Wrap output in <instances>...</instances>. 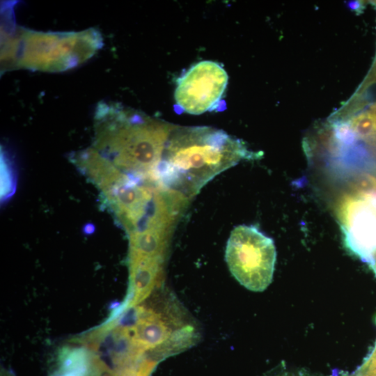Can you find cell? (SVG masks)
I'll list each match as a JSON object with an SVG mask.
<instances>
[{"label": "cell", "instance_id": "8", "mask_svg": "<svg viewBox=\"0 0 376 376\" xmlns=\"http://www.w3.org/2000/svg\"><path fill=\"white\" fill-rule=\"evenodd\" d=\"M91 359L85 349L63 347L58 354V368L51 376H90Z\"/></svg>", "mask_w": 376, "mask_h": 376}, {"label": "cell", "instance_id": "11", "mask_svg": "<svg viewBox=\"0 0 376 376\" xmlns=\"http://www.w3.org/2000/svg\"><path fill=\"white\" fill-rule=\"evenodd\" d=\"M357 376H376V343L371 353L357 370Z\"/></svg>", "mask_w": 376, "mask_h": 376}, {"label": "cell", "instance_id": "5", "mask_svg": "<svg viewBox=\"0 0 376 376\" xmlns=\"http://www.w3.org/2000/svg\"><path fill=\"white\" fill-rule=\"evenodd\" d=\"M226 71L219 63L202 61L189 68L176 81L175 111L199 115L221 108L228 85Z\"/></svg>", "mask_w": 376, "mask_h": 376}, {"label": "cell", "instance_id": "14", "mask_svg": "<svg viewBox=\"0 0 376 376\" xmlns=\"http://www.w3.org/2000/svg\"><path fill=\"white\" fill-rule=\"evenodd\" d=\"M90 376H93V375H91L90 374Z\"/></svg>", "mask_w": 376, "mask_h": 376}, {"label": "cell", "instance_id": "1", "mask_svg": "<svg viewBox=\"0 0 376 376\" xmlns=\"http://www.w3.org/2000/svg\"><path fill=\"white\" fill-rule=\"evenodd\" d=\"M260 155L223 130L208 126H175L152 177L165 189L189 200L241 159Z\"/></svg>", "mask_w": 376, "mask_h": 376}, {"label": "cell", "instance_id": "12", "mask_svg": "<svg viewBox=\"0 0 376 376\" xmlns=\"http://www.w3.org/2000/svg\"><path fill=\"white\" fill-rule=\"evenodd\" d=\"M366 201L376 212V189L356 195Z\"/></svg>", "mask_w": 376, "mask_h": 376}, {"label": "cell", "instance_id": "2", "mask_svg": "<svg viewBox=\"0 0 376 376\" xmlns=\"http://www.w3.org/2000/svg\"><path fill=\"white\" fill-rule=\"evenodd\" d=\"M95 150L125 173L150 179L175 125L120 105L97 110ZM108 160V159H107Z\"/></svg>", "mask_w": 376, "mask_h": 376}, {"label": "cell", "instance_id": "7", "mask_svg": "<svg viewBox=\"0 0 376 376\" xmlns=\"http://www.w3.org/2000/svg\"><path fill=\"white\" fill-rule=\"evenodd\" d=\"M172 229L153 228L129 234V257H146L165 260Z\"/></svg>", "mask_w": 376, "mask_h": 376}, {"label": "cell", "instance_id": "9", "mask_svg": "<svg viewBox=\"0 0 376 376\" xmlns=\"http://www.w3.org/2000/svg\"><path fill=\"white\" fill-rule=\"evenodd\" d=\"M348 125L355 135L361 139L376 137V111L371 110L354 116Z\"/></svg>", "mask_w": 376, "mask_h": 376}, {"label": "cell", "instance_id": "6", "mask_svg": "<svg viewBox=\"0 0 376 376\" xmlns=\"http://www.w3.org/2000/svg\"><path fill=\"white\" fill-rule=\"evenodd\" d=\"M340 218L347 246L372 265L376 256V212L363 199L350 196L343 203Z\"/></svg>", "mask_w": 376, "mask_h": 376}, {"label": "cell", "instance_id": "10", "mask_svg": "<svg viewBox=\"0 0 376 376\" xmlns=\"http://www.w3.org/2000/svg\"><path fill=\"white\" fill-rule=\"evenodd\" d=\"M157 362L151 359H143L137 365L125 367L117 373V376H149Z\"/></svg>", "mask_w": 376, "mask_h": 376}, {"label": "cell", "instance_id": "4", "mask_svg": "<svg viewBox=\"0 0 376 376\" xmlns=\"http://www.w3.org/2000/svg\"><path fill=\"white\" fill-rule=\"evenodd\" d=\"M225 257L232 275L246 289L261 292L271 283L276 247L273 240L257 227L236 226L227 241Z\"/></svg>", "mask_w": 376, "mask_h": 376}, {"label": "cell", "instance_id": "3", "mask_svg": "<svg viewBox=\"0 0 376 376\" xmlns=\"http://www.w3.org/2000/svg\"><path fill=\"white\" fill-rule=\"evenodd\" d=\"M15 40L13 63L40 70H65L90 57L98 48L94 31L79 33H39L20 30Z\"/></svg>", "mask_w": 376, "mask_h": 376}, {"label": "cell", "instance_id": "13", "mask_svg": "<svg viewBox=\"0 0 376 376\" xmlns=\"http://www.w3.org/2000/svg\"><path fill=\"white\" fill-rule=\"evenodd\" d=\"M277 376H302V375L299 373H283Z\"/></svg>", "mask_w": 376, "mask_h": 376}]
</instances>
